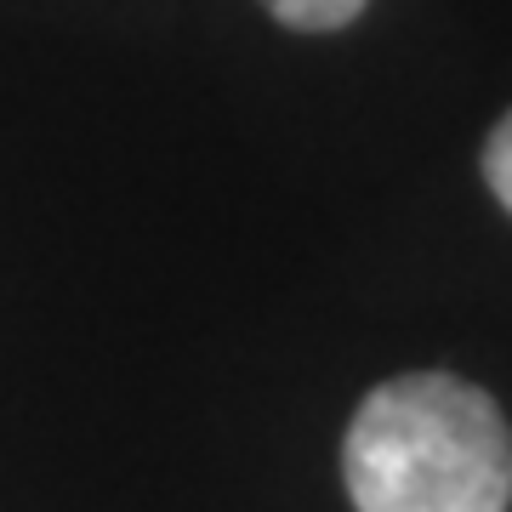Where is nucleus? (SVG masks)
<instances>
[{"mask_svg":"<svg viewBox=\"0 0 512 512\" xmlns=\"http://www.w3.org/2000/svg\"><path fill=\"white\" fill-rule=\"evenodd\" d=\"M342 478L359 512H507L512 427L461 376H393L359 404Z\"/></svg>","mask_w":512,"mask_h":512,"instance_id":"nucleus-1","label":"nucleus"},{"mask_svg":"<svg viewBox=\"0 0 512 512\" xmlns=\"http://www.w3.org/2000/svg\"><path fill=\"white\" fill-rule=\"evenodd\" d=\"M285 29H302V35H330V29H348L365 0H262Z\"/></svg>","mask_w":512,"mask_h":512,"instance_id":"nucleus-2","label":"nucleus"},{"mask_svg":"<svg viewBox=\"0 0 512 512\" xmlns=\"http://www.w3.org/2000/svg\"><path fill=\"white\" fill-rule=\"evenodd\" d=\"M484 183H490V194L501 200V211L512 217V114H501V126H495L490 143H484Z\"/></svg>","mask_w":512,"mask_h":512,"instance_id":"nucleus-3","label":"nucleus"}]
</instances>
